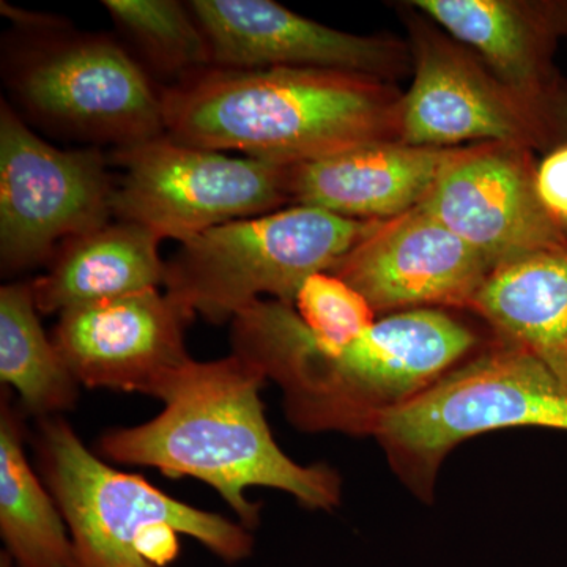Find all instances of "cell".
Here are the masks:
<instances>
[{
    "instance_id": "cell-1",
    "label": "cell",
    "mask_w": 567,
    "mask_h": 567,
    "mask_svg": "<svg viewBox=\"0 0 567 567\" xmlns=\"http://www.w3.org/2000/svg\"><path fill=\"white\" fill-rule=\"evenodd\" d=\"M230 323L233 353L279 386L287 420L305 432L372 436L386 413L483 349L476 330L439 308L388 315L342 347L323 344L293 306L271 298Z\"/></svg>"
},
{
    "instance_id": "cell-2",
    "label": "cell",
    "mask_w": 567,
    "mask_h": 567,
    "mask_svg": "<svg viewBox=\"0 0 567 567\" xmlns=\"http://www.w3.org/2000/svg\"><path fill=\"white\" fill-rule=\"evenodd\" d=\"M265 382L256 365L235 353L192 360L159 391L163 412L134 427L111 429L100 439V454L203 481L251 532L260 524V505L246 498L248 488H278L309 509H334L341 477L331 466L300 465L284 453L265 417Z\"/></svg>"
},
{
    "instance_id": "cell-3",
    "label": "cell",
    "mask_w": 567,
    "mask_h": 567,
    "mask_svg": "<svg viewBox=\"0 0 567 567\" xmlns=\"http://www.w3.org/2000/svg\"><path fill=\"white\" fill-rule=\"evenodd\" d=\"M162 92L167 136L264 162L293 166L402 141L404 93L364 74L208 66Z\"/></svg>"
},
{
    "instance_id": "cell-4",
    "label": "cell",
    "mask_w": 567,
    "mask_h": 567,
    "mask_svg": "<svg viewBox=\"0 0 567 567\" xmlns=\"http://www.w3.org/2000/svg\"><path fill=\"white\" fill-rule=\"evenodd\" d=\"M514 427L567 432V391L528 350L495 336L424 393L386 413L372 436L395 476L431 503L450 453L473 436Z\"/></svg>"
},
{
    "instance_id": "cell-5",
    "label": "cell",
    "mask_w": 567,
    "mask_h": 567,
    "mask_svg": "<svg viewBox=\"0 0 567 567\" xmlns=\"http://www.w3.org/2000/svg\"><path fill=\"white\" fill-rule=\"evenodd\" d=\"M3 76L29 122L58 136L115 151L166 134L162 87L103 33L70 31L66 21L18 29Z\"/></svg>"
},
{
    "instance_id": "cell-6",
    "label": "cell",
    "mask_w": 567,
    "mask_h": 567,
    "mask_svg": "<svg viewBox=\"0 0 567 567\" xmlns=\"http://www.w3.org/2000/svg\"><path fill=\"white\" fill-rule=\"evenodd\" d=\"M377 224L308 205L237 219L182 245L164 287L212 323L233 322L262 295L293 306L311 276L328 274Z\"/></svg>"
},
{
    "instance_id": "cell-7",
    "label": "cell",
    "mask_w": 567,
    "mask_h": 567,
    "mask_svg": "<svg viewBox=\"0 0 567 567\" xmlns=\"http://www.w3.org/2000/svg\"><path fill=\"white\" fill-rule=\"evenodd\" d=\"M37 456L73 544L74 567H155L137 555L153 525H171L226 563L252 554L251 529L178 502L95 456L59 416L40 420Z\"/></svg>"
},
{
    "instance_id": "cell-8",
    "label": "cell",
    "mask_w": 567,
    "mask_h": 567,
    "mask_svg": "<svg viewBox=\"0 0 567 567\" xmlns=\"http://www.w3.org/2000/svg\"><path fill=\"white\" fill-rule=\"evenodd\" d=\"M121 167L112 213L182 245L213 227L282 210L290 204L287 164L229 156L163 134L115 148Z\"/></svg>"
},
{
    "instance_id": "cell-9",
    "label": "cell",
    "mask_w": 567,
    "mask_h": 567,
    "mask_svg": "<svg viewBox=\"0 0 567 567\" xmlns=\"http://www.w3.org/2000/svg\"><path fill=\"white\" fill-rule=\"evenodd\" d=\"M413 82L402 99L401 140L420 147L502 142L550 152L567 142V106L506 84L461 41L409 17Z\"/></svg>"
},
{
    "instance_id": "cell-10",
    "label": "cell",
    "mask_w": 567,
    "mask_h": 567,
    "mask_svg": "<svg viewBox=\"0 0 567 567\" xmlns=\"http://www.w3.org/2000/svg\"><path fill=\"white\" fill-rule=\"evenodd\" d=\"M102 148L62 151L0 103V268L51 262L63 241L114 219L115 181Z\"/></svg>"
},
{
    "instance_id": "cell-11",
    "label": "cell",
    "mask_w": 567,
    "mask_h": 567,
    "mask_svg": "<svg viewBox=\"0 0 567 567\" xmlns=\"http://www.w3.org/2000/svg\"><path fill=\"white\" fill-rule=\"evenodd\" d=\"M536 169L520 145H461L420 205L496 270L567 238L537 194Z\"/></svg>"
},
{
    "instance_id": "cell-12",
    "label": "cell",
    "mask_w": 567,
    "mask_h": 567,
    "mask_svg": "<svg viewBox=\"0 0 567 567\" xmlns=\"http://www.w3.org/2000/svg\"><path fill=\"white\" fill-rule=\"evenodd\" d=\"M188 7L218 69L334 70L388 82L413 70L409 43L395 37L338 31L271 0H192Z\"/></svg>"
},
{
    "instance_id": "cell-13",
    "label": "cell",
    "mask_w": 567,
    "mask_h": 567,
    "mask_svg": "<svg viewBox=\"0 0 567 567\" xmlns=\"http://www.w3.org/2000/svg\"><path fill=\"white\" fill-rule=\"evenodd\" d=\"M193 312L158 289L76 306L59 315L52 342L80 385L158 398L192 361Z\"/></svg>"
},
{
    "instance_id": "cell-14",
    "label": "cell",
    "mask_w": 567,
    "mask_h": 567,
    "mask_svg": "<svg viewBox=\"0 0 567 567\" xmlns=\"http://www.w3.org/2000/svg\"><path fill=\"white\" fill-rule=\"evenodd\" d=\"M494 268L417 205L382 219L328 274L365 298L374 312L439 308L468 311Z\"/></svg>"
},
{
    "instance_id": "cell-15",
    "label": "cell",
    "mask_w": 567,
    "mask_h": 567,
    "mask_svg": "<svg viewBox=\"0 0 567 567\" xmlns=\"http://www.w3.org/2000/svg\"><path fill=\"white\" fill-rule=\"evenodd\" d=\"M410 6L511 87L567 106V81L554 62L567 40V0H413Z\"/></svg>"
},
{
    "instance_id": "cell-16",
    "label": "cell",
    "mask_w": 567,
    "mask_h": 567,
    "mask_svg": "<svg viewBox=\"0 0 567 567\" xmlns=\"http://www.w3.org/2000/svg\"><path fill=\"white\" fill-rule=\"evenodd\" d=\"M454 148L377 142L289 169L290 204L390 219L423 203Z\"/></svg>"
},
{
    "instance_id": "cell-17",
    "label": "cell",
    "mask_w": 567,
    "mask_h": 567,
    "mask_svg": "<svg viewBox=\"0 0 567 567\" xmlns=\"http://www.w3.org/2000/svg\"><path fill=\"white\" fill-rule=\"evenodd\" d=\"M162 238L140 224L115 219L63 241L48 274L31 282L40 315H62L76 306L112 300L164 286Z\"/></svg>"
},
{
    "instance_id": "cell-18",
    "label": "cell",
    "mask_w": 567,
    "mask_h": 567,
    "mask_svg": "<svg viewBox=\"0 0 567 567\" xmlns=\"http://www.w3.org/2000/svg\"><path fill=\"white\" fill-rule=\"evenodd\" d=\"M468 311L528 350L567 391V238L496 268Z\"/></svg>"
},
{
    "instance_id": "cell-19",
    "label": "cell",
    "mask_w": 567,
    "mask_h": 567,
    "mask_svg": "<svg viewBox=\"0 0 567 567\" xmlns=\"http://www.w3.org/2000/svg\"><path fill=\"white\" fill-rule=\"evenodd\" d=\"M21 410L0 401V535L17 567H74L69 528L50 488L29 464Z\"/></svg>"
},
{
    "instance_id": "cell-20",
    "label": "cell",
    "mask_w": 567,
    "mask_h": 567,
    "mask_svg": "<svg viewBox=\"0 0 567 567\" xmlns=\"http://www.w3.org/2000/svg\"><path fill=\"white\" fill-rule=\"evenodd\" d=\"M39 315L31 282L2 286L0 380L17 391L24 412L44 420L73 409L81 385L44 333Z\"/></svg>"
},
{
    "instance_id": "cell-21",
    "label": "cell",
    "mask_w": 567,
    "mask_h": 567,
    "mask_svg": "<svg viewBox=\"0 0 567 567\" xmlns=\"http://www.w3.org/2000/svg\"><path fill=\"white\" fill-rule=\"evenodd\" d=\"M115 28L148 74L177 84L212 66L207 37L188 3L175 0H104ZM169 85V87H171Z\"/></svg>"
},
{
    "instance_id": "cell-22",
    "label": "cell",
    "mask_w": 567,
    "mask_h": 567,
    "mask_svg": "<svg viewBox=\"0 0 567 567\" xmlns=\"http://www.w3.org/2000/svg\"><path fill=\"white\" fill-rule=\"evenodd\" d=\"M293 308L323 344L342 347L360 338L375 322V312L360 292L331 274L311 276Z\"/></svg>"
},
{
    "instance_id": "cell-23",
    "label": "cell",
    "mask_w": 567,
    "mask_h": 567,
    "mask_svg": "<svg viewBox=\"0 0 567 567\" xmlns=\"http://www.w3.org/2000/svg\"><path fill=\"white\" fill-rule=\"evenodd\" d=\"M536 186L544 207L567 229V142L537 163Z\"/></svg>"
},
{
    "instance_id": "cell-24",
    "label": "cell",
    "mask_w": 567,
    "mask_h": 567,
    "mask_svg": "<svg viewBox=\"0 0 567 567\" xmlns=\"http://www.w3.org/2000/svg\"><path fill=\"white\" fill-rule=\"evenodd\" d=\"M177 532L171 525H153L137 539V555L148 565L155 567H167L181 554Z\"/></svg>"
}]
</instances>
